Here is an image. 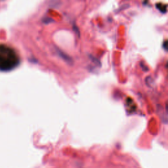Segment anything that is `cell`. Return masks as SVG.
<instances>
[{
	"label": "cell",
	"instance_id": "cell-1",
	"mask_svg": "<svg viewBox=\"0 0 168 168\" xmlns=\"http://www.w3.org/2000/svg\"><path fill=\"white\" fill-rule=\"evenodd\" d=\"M19 63V57L14 49L5 44H0V70H11Z\"/></svg>",
	"mask_w": 168,
	"mask_h": 168
}]
</instances>
